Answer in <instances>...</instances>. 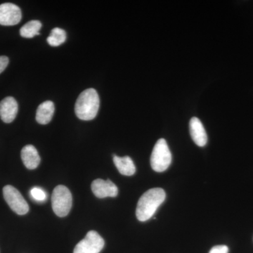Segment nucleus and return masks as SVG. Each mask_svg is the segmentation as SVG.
<instances>
[{"instance_id": "f257e3e1", "label": "nucleus", "mask_w": 253, "mask_h": 253, "mask_svg": "<svg viewBox=\"0 0 253 253\" xmlns=\"http://www.w3.org/2000/svg\"><path fill=\"white\" fill-rule=\"evenodd\" d=\"M166 192L161 188L148 190L138 201L136 215L138 220L146 221L154 216L166 199Z\"/></svg>"}, {"instance_id": "0eeeda50", "label": "nucleus", "mask_w": 253, "mask_h": 253, "mask_svg": "<svg viewBox=\"0 0 253 253\" xmlns=\"http://www.w3.org/2000/svg\"><path fill=\"white\" fill-rule=\"evenodd\" d=\"M22 13L17 5L12 3H4L0 5V25L15 26L21 21Z\"/></svg>"}, {"instance_id": "f3484780", "label": "nucleus", "mask_w": 253, "mask_h": 253, "mask_svg": "<svg viewBox=\"0 0 253 253\" xmlns=\"http://www.w3.org/2000/svg\"><path fill=\"white\" fill-rule=\"evenodd\" d=\"M229 249L226 246H216L211 250L209 253H228Z\"/></svg>"}, {"instance_id": "f8f14e48", "label": "nucleus", "mask_w": 253, "mask_h": 253, "mask_svg": "<svg viewBox=\"0 0 253 253\" xmlns=\"http://www.w3.org/2000/svg\"><path fill=\"white\" fill-rule=\"evenodd\" d=\"M55 111L54 103L46 101L38 106L36 113L37 122L41 125H46L52 119Z\"/></svg>"}, {"instance_id": "dca6fc26", "label": "nucleus", "mask_w": 253, "mask_h": 253, "mask_svg": "<svg viewBox=\"0 0 253 253\" xmlns=\"http://www.w3.org/2000/svg\"><path fill=\"white\" fill-rule=\"evenodd\" d=\"M31 195L32 198L37 201H44L46 199L45 191L39 187L33 188L31 191Z\"/></svg>"}, {"instance_id": "6e6552de", "label": "nucleus", "mask_w": 253, "mask_h": 253, "mask_svg": "<svg viewBox=\"0 0 253 253\" xmlns=\"http://www.w3.org/2000/svg\"><path fill=\"white\" fill-rule=\"evenodd\" d=\"M91 190L93 194L99 199L116 197L118 194L117 186L109 179L107 180H103L101 179H95L91 184Z\"/></svg>"}, {"instance_id": "9d476101", "label": "nucleus", "mask_w": 253, "mask_h": 253, "mask_svg": "<svg viewBox=\"0 0 253 253\" xmlns=\"http://www.w3.org/2000/svg\"><path fill=\"white\" fill-rule=\"evenodd\" d=\"M189 130L190 134L195 144L201 147L206 146L208 142V136L204 125L199 118H191L189 123Z\"/></svg>"}, {"instance_id": "9b49d317", "label": "nucleus", "mask_w": 253, "mask_h": 253, "mask_svg": "<svg viewBox=\"0 0 253 253\" xmlns=\"http://www.w3.org/2000/svg\"><path fill=\"white\" fill-rule=\"evenodd\" d=\"M21 159L28 169H34L41 163V157L36 148L33 145H27L21 150Z\"/></svg>"}, {"instance_id": "2eb2a0df", "label": "nucleus", "mask_w": 253, "mask_h": 253, "mask_svg": "<svg viewBox=\"0 0 253 253\" xmlns=\"http://www.w3.org/2000/svg\"><path fill=\"white\" fill-rule=\"evenodd\" d=\"M48 44L51 46H58L62 44L66 41V33L64 30L59 28H55L51 32V34L48 37Z\"/></svg>"}, {"instance_id": "a211bd4d", "label": "nucleus", "mask_w": 253, "mask_h": 253, "mask_svg": "<svg viewBox=\"0 0 253 253\" xmlns=\"http://www.w3.org/2000/svg\"><path fill=\"white\" fill-rule=\"evenodd\" d=\"M9 60L7 56H0V73L3 72L9 64Z\"/></svg>"}, {"instance_id": "ddd939ff", "label": "nucleus", "mask_w": 253, "mask_h": 253, "mask_svg": "<svg viewBox=\"0 0 253 253\" xmlns=\"http://www.w3.org/2000/svg\"><path fill=\"white\" fill-rule=\"evenodd\" d=\"M113 162L121 174L126 176H131L136 172V168L134 162L129 156L119 157L114 155Z\"/></svg>"}, {"instance_id": "20e7f679", "label": "nucleus", "mask_w": 253, "mask_h": 253, "mask_svg": "<svg viewBox=\"0 0 253 253\" xmlns=\"http://www.w3.org/2000/svg\"><path fill=\"white\" fill-rule=\"evenodd\" d=\"M72 204V195L69 189L63 185L56 186L51 196V205L55 214L60 217H66L71 211Z\"/></svg>"}, {"instance_id": "1a4fd4ad", "label": "nucleus", "mask_w": 253, "mask_h": 253, "mask_svg": "<svg viewBox=\"0 0 253 253\" xmlns=\"http://www.w3.org/2000/svg\"><path fill=\"white\" fill-rule=\"evenodd\" d=\"M17 101L14 98L8 96L0 102V118L5 123L14 121L18 113Z\"/></svg>"}, {"instance_id": "423d86ee", "label": "nucleus", "mask_w": 253, "mask_h": 253, "mask_svg": "<svg viewBox=\"0 0 253 253\" xmlns=\"http://www.w3.org/2000/svg\"><path fill=\"white\" fill-rule=\"evenodd\" d=\"M104 244V240L96 231H90L76 245L73 253H99Z\"/></svg>"}, {"instance_id": "39448f33", "label": "nucleus", "mask_w": 253, "mask_h": 253, "mask_svg": "<svg viewBox=\"0 0 253 253\" xmlns=\"http://www.w3.org/2000/svg\"><path fill=\"white\" fill-rule=\"evenodd\" d=\"M3 195L10 208L19 215L27 214L29 206L21 193L16 188L11 185L5 186Z\"/></svg>"}, {"instance_id": "f03ea898", "label": "nucleus", "mask_w": 253, "mask_h": 253, "mask_svg": "<svg viewBox=\"0 0 253 253\" xmlns=\"http://www.w3.org/2000/svg\"><path fill=\"white\" fill-rule=\"evenodd\" d=\"M100 99L97 91L93 88L86 89L78 96L75 106L76 116L82 121H91L99 111Z\"/></svg>"}, {"instance_id": "7ed1b4c3", "label": "nucleus", "mask_w": 253, "mask_h": 253, "mask_svg": "<svg viewBox=\"0 0 253 253\" xmlns=\"http://www.w3.org/2000/svg\"><path fill=\"white\" fill-rule=\"evenodd\" d=\"M172 162V154L169 151L167 141L160 139L155 144L151 156V166L154 171L162 172L170 166Z\"/></svg>"}, {"instance_id": "4468645a", "label": "nucleus", "mask_w": 253, "mask_h": 253, "mask_svg": "<svg viewBox=\"0 0 253 253\" xmlns=\"http://www.w3.org/2000/svg\"><path fill=\"white\" fill-rule=\"evenodd\" d=\"M42 28L41 21L33 20L24 25L20 30V35L25 38H33L39 36Z\"/></svg>"}]
</instances>
